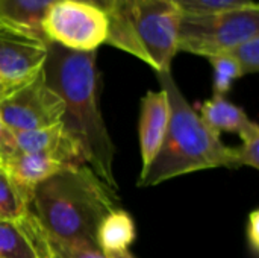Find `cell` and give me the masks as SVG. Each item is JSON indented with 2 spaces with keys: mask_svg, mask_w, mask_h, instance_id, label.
<instances>
[{
  "mask_svg": "<svg viewBox=\"0 0 259 258\" xmlns=\"http://www.w3.org/2000/svg\"><path fill=\"white\" fill-rule=\"evenodd\" d=\"M47 43L11 32L0 36V91L3 99L30 84L42 70Z\"/></svg>",
  "mask_w": 259,
  "mask_h": 258,
  "instance_id": "8",
  "label": "cell"
},
{
  "mask_svg": "<svg viewBox=\"0 0 259 258\" xmlns=\"http://www.w3.org/2000/svg\"><path fill=\"white\" fill-rule=\"evenodd\" d=\"M0 258H55L52 239L30 210L15 220L0 219Z\"/></svg>",
  "mask_w": 259,
  "mask_h": 258,
  "instance_id": "9",
  "label": "cell"
},
{
  "mask_svg": "<svg viewBox=\"0 0 259 258\" xmlns=\"http://www.w3.org/2000/svg\"><path fill=\"white\" fill-rule=\"evenodd\" d=\"M208 59L214 68V94L225 96L231 90L232 84L243 76L241 70L237 61L228 52L209 56Z\"/></svg>",
  "mask_w": 259,
  "mask_h": 258,
  "instance_id": "17",
  "label": "cell"
},
{
  "mask_svg": "<svg viewBox=\"0 0 259 258\" xmlns=\"http://www.w3.org/2000/svg\"><path fill=\"white\" fill-rule=\"evenodd\" d=\"M105 255L108 258H135L129 249H123V251H106Z\"/></svg>",
  "mask_w": 259,
  "mask_h": 258,
  "instance_id": "25",
  "label": "cell"
},
{
  "mask_svg": "<svg viewBox=\"0 0 259 258\" xmlns=\"http://www.w3.org/2000/svg\"><path fill=\"white\" fill-rule=\"evenodd\" d=\"M58 0H0V24L12 32L47 43L41 21L49 8Z\"/></svg>",
  "mask_w": 259,
  "mask_h": 258,
  "instance_id": "13",
  "label": "cell"
},
{
  "mask_svg": "<svg viewBox=\"0 0 259 258\" xmlns=\"http://www.w3.org/2000/svg\"><path fill=\"white\" fill-rule=\"evenodd\" d=\"M238 64L241 75H253L259 70V35L241 41L228 52Z\"/></svg>",
  "mask_w": 259,
  "mask_h": 258,
  "instance_id": "20",
  "label": "cell"
},
{
  "mask_svg": "<svg viewBox=\"0 0 259 258\" xmlns=\"http://www.w3.org/2000/svg\"><path fill=\"white\" fill-rule=\"evenodd\" d=\"M65 167H73V166H67L61 158L52 154L15 152L3 164L2 169L6 170V173L12 178V181L21 190V193L26 196L30 205V199L36 186Z\"/></svg>",
  "mask_w": 259,
  "mask_h": 258,
  "instance_id": "11",
  "label": "cell"
},
{
  "mask_svg": "<svg viewBox=\"0 0 259 258\" xmlns=\"http://www.w3.org/2000/svg\"><path fill=\"white\" fill-rule=\"evenodd\" d=\"M52 246L55 258H108L97 245L87 242L64 243L52 240Z\"/></svg>",
  "mask_w": 259,
  "mask_h": 258,
  "instance_id": "21",
  "label": "cell"
},
{
  "mask_svg": "<svg viewBox=\"0 0 259 258\" xmlns=\"http://www.w3.org/2000/svg\"><path fill=\"white\" fill-rule=\"evenodd\" d=\"M42 78L47 87L64 102L62 126L79 146L88 166L109 189H118L114 175L115 148L106 129L100 97L97 50L76 52L47 43Z\"/></svg>",
  "mask_w": 259,
  "mask_h": 258,
  "instance_id": "1",
  "label": "cell"
},
{
  "mask_svg": "<svg viewBox=\"0 0 259 258\" xmlns=\"http://www.w3.org/2000/svg\"><path fill=\"white\" fill-rule=\"evenodd\" d=\"M241 146L235 148V158L238 169L243 166H249L259 169V126L252 122L250 126L240 134Z\"/></svg>",
  "mask_w": 259,
  "mask_h": 258,
  "instance_id": "18",
  "label": "cell"
},
{
  "mask_svg": "<svg viewBox=\"0 0 259 258\" xmlns=\"http://www.w3.org/2000/svg\"><path fill=\"white\" fill-rule=\"evenodd\" d=\"M0 100H3V96H2V91H0Z\"/></svg>",
  "mask_w": 259,
  "mask_h": 258,
  "instance_id": "27",
  "label": "cell"
},
{
  "mask_svg": "<svg viewBox=\"0 0 259 258\" xmlns=\"http://www.w3.org/2000/svg\"><path fill=\"white\" fill-rule=\"evenodd\" d=\"M165 91L170 119L164 141L146 170L138 178L140 187H152L171 178L215 167L238 169L235 148L226 146L188 103L171 71L156 73Z\"/></svg>",
  "mask_w": 259,
  "mask_h": 258,
  "instance_id": "3",
  "label": "cell"
},
{
  "mask_svg": "<svg viewBox=\"0 0 259 258\" xmlns=\"http://www.w3.org/2000/svg\"><path fill=\"white\" fill-rule=\"evenodd\" d=\"M256 35H259L258 3L203 14L181 12L178 52L209 58L226 53L241 41Z\"/></svg>",
  "mask_w": 259,
  "mask_h": 258,
  "instance_id": "5",
  "label": "cell"
},
{
  "mask_svg": "<svg viewBox=\"0 0 259 258\" xmlns=\"http://www.w3.org/2000/svg\"><path fill=\"white\" fill-rule=\"evenodd\" d=\"M29 211V201L12 181V178L0 167V219L15 220Z\"/></svg>",
  "mask_w": 259,
  "mask_h": 258,
  "instance_id": "16",
  "label": "cell"
},
{
  "mask_svg": "<svg viewBox=\"0 0 259 258\" xmlns=\"http://www.w3.org/2000/svg\"><path fill=\"white\" fill-rule=\"evenodd\" d=\"M168 119L170 109L165 91H147L141 99L140 111V146L143 158L141 170H146L156 157L167 132Z\"/></svg>",
  "mask_w": 259,
  "mask_h": 258,
  "instance_id": "10",
  "label": "cell"
},
{
  "mask_svg": "<svg viewBox=\"0 0 259 258\" xmlns=\"http://www.w3.org/2000/svg\"><path fill=\"white\" fill-rule=\"evenodd\" d=\"M17 152L32 154V152H46L56 155L67 166H83V158L79 146L74 140L65 132L62 123H56L47 128L14 132Z\"/></svg>",
  "mask_w": 259,
  "mask_h": 258,
  "instance_id": "12",
  "label": "cell"
},
{
  "mask_svg": "<svg viewBox=\"0 0 259 258\" xmlns=\"http://www.w3.org/2000/svg\"><path fill=\"white\" fill-rule=\"evenodd\" d=\"M12 30H9L8 27H5L3 24H0V36H3V35H8V33H11ZM17 33V32H15Z\"/></svg>",
  "mask_w": 259,
  "mask_h": 258,
  "instance_id": "26",
  "label": "cell"
},
{
  "mask_svg": "<svg viewBox=\"0 0 259 258\" xmlns=\"http://www.w3.org/2000/svg\"><path fill=\"white\" fill-rule=\"evenodd\" d=\"M197 114L203 123L219 135L222 132H237L240 135L252 123L243 108L219 94H214L211 99L205 100Z\"/></svg>",
  "mask_w": 259,
  "mask_h": 258,
  "instance_id": "14",
  "label": "cell"
},
{
  "mask_svg": "<svg viewBox=\"0 0 259 258\" xmlns=\"http://www.w3.org/2000/svg\"><path fill=\"white\" fill-rule=\"evenodd\" d=\"M77 2H83V3H88V5H93L99 9H102L103 12L109 14L115 5V0H77Z\"/></svg>",
  "mask_w": 259,
  "mask_h": 258,
  "instance_id": "24",
  "label": "cell"
},
{
  "mask_svg": "<svg viewBox=\"0 0 259 258\" xmlns=\"http://www.w3.org/2000/svg\"><path fill=\"white\" fill-rule=\"evenodd\" d=\"M115 208V190L85 164L65 167L38 184L29 205L53 242L93 245L100 222Z\"/></svg>",
  "mask_w": 259,
  "mask_h": 258,
  "instance_id": "2",
  "label": "cell"
},
{
  "mask_svg": "<svg viewBox=\"0 0 259 258\" xmlns=\"http://www.w3.org/2000/svg\"><path fill=\"white\" fill-rule=\"evenodd\" d=\"M246 239L253 255L259 254V210H253L247 217Z\"/></svg>",
  "mask_w": 259,
  "mask_h": 258,
  "instance_id": "23",
  "label": "cell"
},
{
  "mask_svg": "<svg viewBox=\"0 0 259 258\" xmlns=\"http://www.w3.org/2000/svg\"><path fill=\"white\" fill-rule=\"evenodd\" d=\"M181 12L185 14H203L215 11H228L237 8L252 6L256 2L253 0H173Z\"/></svg>",
  "mask_w": 259,
  "mask_h": 258,
  "instance_id": "19",
  "label": "cell"
},
{
  "mask_svg": "<svg viewBox=\"0 0 259 258\" xmlns=\"http://www.w3.org/2000/svg\"><path fill=\"white\" fill-rule=\"evenodd\" d=\"M108 18L106 44L141 59L156 73L171 71L181 21L173 0H115Z\"/></svg>",
  "mask_w": 259,
  "mask_h": 258,
  "instance_id": "4",
  "label": "cell"
},
{
  "mask_svg": "<svg viewBox=\"0 0 259 258\" xmlns=\"http://www.w3.org/2000/svg\"><path fill=\"white\" fill-rule=\"evenodd\" d=\"M65 105L44 82L42 71L26 87L0 100V117L12 132H26L56 125Z\"/></svg>",
  "mask_w": 259,
  "mask_h": 258,
  "instance_id": "7",
  "label": "cell"
},
{
  "mask_svg": "<svg viewBox=\"0 0 259 258\" xmlns=\"http://www.w3.org/2000/svg\"><path fill=\"white\" fill-rule=\"evenodd\" d=\"M17 152L14 132L3 123L0 117V167Z\"/></svg>",
  "mask_w": 259,
  "mask_h": 258,
  "instance_id": "22",
  "label": "cell"
},
{
  "mask_svg": "<svg viewBox=\"0 0 259 258\" xmlns=\"http://www.w3.org/2000/svg\"><path fill=\"white\" fill-rule=\"evenodd\" d=\"M135 236L137 230L132 216L126 210L118 207L109 214H106L100 222L97 228L96 242L103 252L123 251L134 243Z\"/></svg>",
  "mask_w": 259,
  "mask_h": 258,
  "instance_id": "15",
  "label": "cell"
},
{
  "mask_svg": "<svg viewBox=\"0 0 259 258\" xmlns=\"http://www.w3.org/2000/svg\"><path fill=\"white\" fill-rule=\"evenodd\" d=\"M108 30V14L77 0H58L41 21V32L47 43L76 52L97 50L106 43Z\"/></svg>",
  "mask_w": 259,
  "mask_h": 258,
  "instance_id": "6",
  "label": "cell"
}]
</instances>
